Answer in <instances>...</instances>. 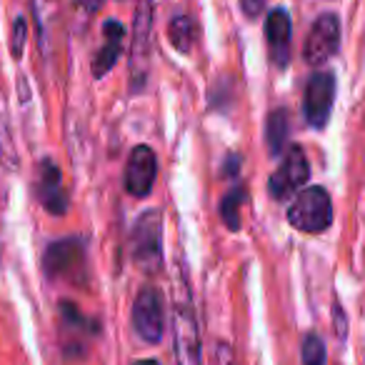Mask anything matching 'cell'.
<instances>
[{
	"instance_id": "obj_1",
	"label": "cell",
	"mask_w": 365,
	"mask_h": 365,
	"mask_svg": "<svg viewBox=\"0 0 365 365\" xmlns=\"http://www.w3.org/2000/svg\"><path fill=\"white\" fill-rule=\"evenodd\" d=\"M288 223L300 233H323L333 223V200L323 185H310L298 193L288 208Z\"/></svg>"
},
{
	"instance_id": "obj_2",
	"label": "cell",
	"mask_w": 365,
	"mask_h": 365,
	"mask_svg": "<svg viewBox=\"0 0 365 365\" xmlns=\"http://www.w3.org/2000/svg\"><path fill=\"white\" fill-rule=\"evenodd\" d=\"M185 288V285H182ZM178 288L175 313H173V340H175L178 365H200V333L188 290Z\"/></svg>"
},
{
	"instance_id": "obj_3",
	"label": "cell",
	"mask_w": 365,
	"mask_h": 365,
	"mask_svg": "<svg viewBox=\"0 0 365 365\" xmlns=\"http://www.w3.org/2000/svg\"><path fill=\"white\" fill-rule=\"evenodd\" d=\"M133 260L148 275L163 268V215L148 210L138 218L133 228Z\"/></svg>"
},
{
	"instance_id": "obj_4",
	"label": "cell",
	"mask_w": 365,
	"mask_h": 365,
	"mask_svg": "<svg viewBox=\"0 0 365 365\" xmlns=\"http://www.w3.org/2000/svg\"><path fill=\"white\" fill-rule=\"evenodd\" d=\"M43 270L53 280L83 283L86 280V243L81 238H63L48 245Z\"/></svg>"
},
{
	"instance_id": "obj_5",
	"label": "cell",
	"mask_w": 365,
	"mask_h": 365,
	"mask_svg": "<svg viewBox=\"0 0 365 365\" xmlns=\"http://www.w3.org/2000/svg\"><path fill=\"white\" fill-rule=\"evenodd\" d=\"M335 103V76L330 71H318L305 83L303 96V115L310 128L320 130L328 125L330 110Z\"/></svg>"
},
{
	"instance_id": "obj_6",
	"label": "cell",
	"mask_w": 365,
	"mask_h": 365,
	"mask_svg": "<svg viewBox=\"0 0 365 365\" xmlns=\"http://www.w3.org/2000/svg\"><path fill=\"white\" fill-rule=\"evenodd\" d=\"M310 178V165H308V155L300 145H290L283 155L278 170L270 175L268 180V190L275 200L290 198L293 193H298Z\"/></svg>"
},
{
	"instance_id": "obj_7",
	"label": "cell",
	"mask_w": 365,
	"mask_h": 365,
	"mask_svg": "<svg viewBox=\"0 0 365 365\" xmlns=\"http://www.w3.org/2000/svg\"><path fill=\"white\" fill-rule=\"evenodd\" d=\"M340 46V23L338 16L333 13H323L318 21L313 23L308 33V41L303 48V58L308 66H323L338 53Z\"/></svg>"
},
{
	"instance_id": "obj_8",
	"label": "cell",
	"mask_w": 365,
	"mask_h": 365,
	"mask_svg": "<svg viewBox=\"0 0 365 365\" xmlns=\"http://www.w3.org/2000/svg\"><path fill=\"white\" fill-rule=\"evenodd\" d=\"M163 325H165V313H163L160 293L155 288H143L133 303V328L145 343H158L163 338Z\"/></svg>"
},
{
	"instance_id": "obj_9",
	"label": "cell",
	"mask_w": 365,
	"mask_h": 365,
	"mask_svg": "<svg viewBox=\"0 0 365 365\" xmlns=\"http://www.w3.org/2000/svg\"><path fill=\"white\" fill-rule=\"evenodd\" d=\"M150 26H153V0H140L135 8V23H133V51H130L133 91H140V86L145 83Z\"/></svg>"
},
{
	"instance_id": "obj_10",
	"label": "cell",
	"mask_w": 365,
	"mask_h": 365,
	"mask_svg": "<svg viewBox=\"0 0 365 365\" xmlns=\"http://www.w3.org/2000/svg\"><path fill=\"white\" fill-rule=\"evenodd\" d=\"M158 175V160L153 148L148 145H135L128 158L125 168V190L135 198H145L150 193L153 182Z\"/></svg>"
},
{
	"instance_id": "obj_11",
	"label": "cell",
	"mask_w": 365,
	"mask_h": 365,
	"mask_svg": "<svg viewBox=\"0 0 365 365\" xmlns=\"http://www.w3.org/2000/svg\"><path fill=\"white\" fill-rule=\"evenodd\" d=\"M265 36H268V53L270 61L278 68H285L290 63V38H293V26L290 16L283 8H273L265 18Z\"/></svg>"
},
{
	"instance_id": "obj_12",
	"label": "cell",
	"mask_w": 365,
	"mask_h": 365,
	"mask_svg": "<svg viewBox=\"0 0 365 365\" xmlns=\"http://www.w3.org/2000/svg\"><path fill=\"white\" fill-rule=\"evenodd\" d=\"M38 198L41 203L46 205L48 213L53 215H63L68 210V190L63 185V175H61V168L46 158L41 163V180H38Z\"/></svg>"
},
{
	"instance_id": "obj_13",
	"label": "cell",
	"mask_w": 365,
	"mask_h": 365,
	"mask_svg": "<svg viewBox=\"0 0 365 365\" xmlns=\"http://www.w3.org/2000/svg\"><path fill=\"white\" fill-rule=\"evenodd\" d=\"M123 41H125V28H123V23L106 21V26H103V48L98 51V56L93 58V76L103 78L113 71V66H115L123 53Z\"/></svg>"
},
{
	"instance_id": "obj_14",
	"label": "cell",
	"mask_w": 365,
	"mask_h": 365,
	"mask_svg": "<svg viewBox=\"0 0 365 365\" xmlns=\"http://www.w3.org/2000/svg\"><path fill=\"white\" fill-rule=\"evenodd\" d=\"M168 38L175 51L188 53L195 43V23L188 16H175L168 26Z\"/></svg>"
},
{
	"instance_id": "obj_15",
	"label": "cell",
	"mask_w": 365,
	"mask_h": 365,
	"mask_svg": "<svg viewBox=\"0 0 365 365\" xmlns=\"http://www.w3.org/2000/svg\"><path fill=\"white\" fill-rule=\"evenodd\" d=\"M285 138H288V113L280 108V110L270 113L268 123H265V140H268V148L273 155H278L283 150Z\"/></svg>"
},
{
	"instance_id": "obj_16",
	"label": "cell",
	"mask_w": 365,
	"mask_h": 365,
	"mask_svg": "<svg viewBox=\"0 0 365 365\" xmlns=\"http://www.w3.org/2000/svg\"><path fill=\"white\" fill-rule=\"evenodd\" d=\"M245 198H248V193H245V188L238 185V188H233L223 200H220V218H223V223L228 225V230L240 228V205H243Z\"/></svg>"
},
{
	"instance_id": "obj_17",
	"label": "cell",
	"mask_w": 365,
	"mask_h": 365,
	"mask_svg": "<svg viewBox=\"0 0 365 365\" xmlns=\"http://www.w3.org/2000/svg\"><path fill=\"white\" fill-rule=\"evenodd\" d=\"M300 360H303V365H325L328 355H325V345H323V340H320V335H315V333L303 335Z\"/></svg>"
},
{
	"instance_id": "obj_18",
	"label": "cell",
	"mask_w": 365,
	"mask_h": 365,
	"mask_svg": "<svg viewBox=\"0 0 365 365\" xmlns=\"http://www.w3.org/2000/svg\"><path fill=\"white\" fill-rule=\"evenodd\" d=\"M26 33H28V26H26V18H16V26H13V56L21 58L23 53V46H26Z\"/></svg>"
},
{
	"instance_id": "obj_19",
	"label": "cell",
	"mask_w": 365,
	"mask_h": 365,
	"mask_svg": "<svg viewBox=\"0 0 365 365\" xmlns=\"http://www.w3.org/2000/svg\"><path fill=\"white\" fill-rule=\"evenodd\" d=\"M240 8L248 18H258L263 13V0H240Z\"/></svg>"
},
{
	"instance_id": "obj_20",
	"label": "cell",
	"mask_w": 365,
	"mask_h": 365,
	"mask_svg": "<svg viewBox=\"0 0 365 365\" xmlns=\"http://www.w3.org/2000/svg\"><path fill=\"white\" fill-rule=\"evenodd\" d=\"M78 6H83L88 13H98L103 6V0H78Z\"/></svg>"
},
{
	"instance_id": "obj_21",
	"label": "cell",
	"mask_w": 365,
	"mask_h": 365,
	"mask_svg": "<svg viewBox=\"0 0 365 365\" xmlns=\"http://www.w3.org/2000/svg\"><path fill=\"white\" fill-rule=\"evenodd\" d=\"M133 365H160L158 360H153V358H148V360H135Z\"/></svg>"
}]
</instances>
